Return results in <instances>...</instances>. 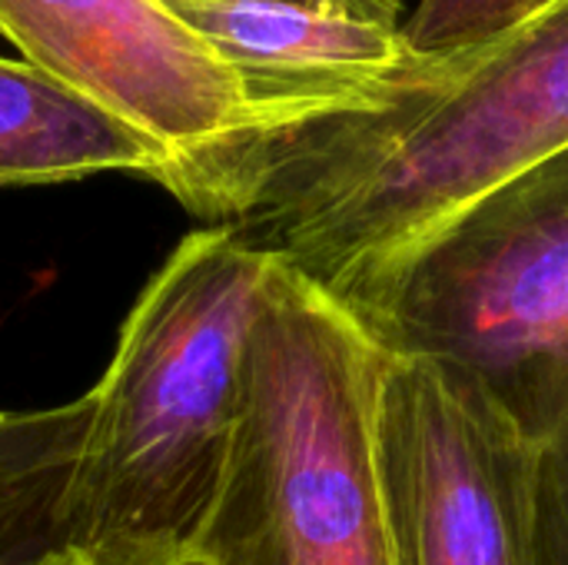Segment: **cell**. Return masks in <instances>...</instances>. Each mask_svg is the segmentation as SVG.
<instances>
[{
	"label": "cell",
	"mask_w": 568,
	"mask_h": 565,
	"mask_svg": "<svg viewBox=\"0 0 568 565\" xmlns=\"http://www.w3.org/2000/svg\"><path fill=\"white\" fill-rule=\"evenodd\" d=\"M266 3H296V7H313V10H336V13H349L359 20L396 23V27H403L409 17L406 0H266Z\"/></svg>",
	"instance_id": "cell-12"
},
{
	"label": "cell",
	"mask_w": 568,
	"mask_h": 565,
	"mask_svg": "<svg viewBox=\"0 0 568 565\" xmlns=\"http://www.w3.org/2000/svg\"><path fill=\"white\" fill-rule=\"evenodd\" d=\"M556 0H416L403 33L423 53L476 47L499 37Z\"/></svg>",
	"instance_id": "cell-10"
},
{
	"label": "cell",
	"mask_w": 568,
	"mask_h": 565,
	"mask_svg": "<svg viewBox=\"0 0 568 565\" xmlns=\"http://www.w3.org/2000/svg\"><path fill=\"white\" fill-rule=\"evenodd\" d=\"M532 565H568V430L532 450Z\"/></svg>",
	"instance_id": "cell-11"
},
{
	"label": "cell",
	"mask_w": 568,
	"mask_h": 565,
	"mask_svg": "<svg viewBox=\"0 0 568 565\" xmlns=\"http://www.w3.org/2000/svg\"><path fill=\"white\" fill-rule=\"evenodd\" d=\"M0 37L140 130L166 160L160 186L226 223L260 117L236 67L166 0H0Z\"/></svg>",
	"instance_id": "cell-5"
},
{
	"label": "cell",
	"mask_w": 568,
	"mask_h": 565,
	"mask_svg": "<svg viewBox=\"0 0 568 565\" xmlns=\"http://www.w3.org/2000/svg\"><path fill=\"white\" fill-rule=\"evenodd\" d=\"M90 420V393L47 410H0V565H70L67 496Z\"/></svg>",
	"instance_id": "cell-9"
},
{
	"label": "cell",
	"mask_w": 568,
	"mask_h": 565,
	"mask_svg": "<svg viewBox=\"0 0 568 565\" xmlns=\"http://www.w3.org/2000/svg\"><path fill=\"white\" fill-rule=\"evenodd\" d=\"M389 360L469 390L526 446L568 430V150L413 243L349 310Z\"/></svg>",
	"instance_id": "cell-4"
},
{
	"label": "cell",
	"mask_w": 568,
	"mask_h": 565,
	"mask_svg": "<svg viewBox=\"0 0 568 565\" xmlns=\"http://www.w3.org/2000/svg\"><path fill=\"white\" fill-rule=\"evenodd\" d=\"M386 353L333 296L276 266L243 416L200 536L210 565H393L379 460Z\"/></svg>",
	"instance_id": "cell-3"
},
{
	"label": "cell",
	"mask_w": 568,
	"mask_h": 565,
	"mask_svg": "<svg viewBox=\"0 0 568 565\" xmlns=\"http://www.w3.org/2000/svg\"><path fill=\"white\" fill-rule=\"evenodd\" d=\"M173 565H210L206 559H196V556H190V559H180V563H173Z\"/></svg>",
	"instance_id": "cell-13"
},
{
	"label": "cell",
	"mask_w": 568,
	"mask_h": 565,
	"mask_svg": "<svg viewBox=\"0 0 568 565\" xmlns=\"http://www.w3.org/2000/svg\"><path fill=\"white\" fill-rule=\"evenodd\" d=\"M166 3L236 67L260 137L333 113L376 110L439 63V53L416 50L403 27L336 10L266 0Z\"/></svg>",
	"instance_id": "cell-7"
},
{
	"label": "cell",
	"mask_w": 568,
	"mask_h": 565,
	"mask_svg": "<svg viewBox=\"0 0 568 565\" xmlns=\"http://www.w3.org/2000/svg\"><path fill=\"white\" fill-rule=\"evenodd\" d=\"M568 150V0L476 47L376 110L260 137L233 226L353 310L429 230Z\"/></svg>",
	"instance_id": "cell-1"
},
{
	"label": "cell",
	"mask_w": 568,
	"mask_h": 565,
	"mask_svg": "<svg viewBox=\"0 0 568 565\" xmlns=\"http://www.w3.org/2000/svg\"><path fill=\"white\" fill-rule=\"evenodd\" d=\"M406 3H409V0H406Z\"/></svg>",
	"instance_id": "cell-14"
},
{
	"label": "cell",
	"mask_w": 568,
	"mask_h": 565,
	"mask_svg": "<svg viewBox=\"0 0 568 565\" xmlns=\"http://www.w3.org/2000/svg\"><path fill=\"white\" fill-rule=\"evenodd\" d=\"M276 266L233 226H203L150 276L90 390L93 420L67 496L70 565H173L196 553Z\"/></svg>",
	"instance_id": "cell-2"
},
{
	"label": "cell",
	"mask_w": 568,
	"mask_h": 565,
	"mask_svg": "<svg viewBox=\"0 0 568 565\" xmlns=\"http://www.w3.org/2000/svg\"><path fill=\"white\" fill-rule=\"evenodd\" d=\"M379 460L393 565H532V446L469 390L386 356Z\"/></svg>",
	"instance_id": "cell-6"
},
{
	"label": "cell",
	"mask_w": 568,
	"mask_h": 565,
	"mask_svg": "<svg viewBox=\"0 0 568 565\" xmlns=\"http://www.w3.org/2000/svg\"><path fill=\"white\" fill-rule=\"evenodd\" d=\"M163 153L67 80L0 57V190L140 173L160 183Z\"/></svg>",
	"instance_id": "cell-8"
}]
</instances>
